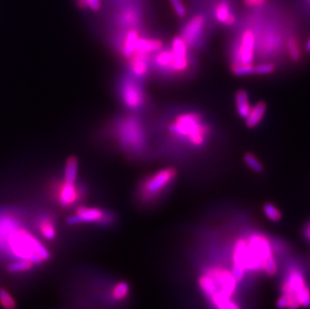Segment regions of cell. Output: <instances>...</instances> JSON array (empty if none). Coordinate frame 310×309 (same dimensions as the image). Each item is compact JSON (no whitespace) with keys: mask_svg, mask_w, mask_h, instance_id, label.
Returning a JSON list of instances; mask_svg holds the SVG:
<instances>
[{"mask_svg":"<svg viewBox=\"0 0 310 309\" xmlns=\"http://www.w3.org/2000/svg\"><path fill=\"white\" fill-rule=\"evenodd\" d=\"M117 215L114 211L105 210L98 207L78 206L74 213L66 220L69 226L96 225L102 228H109L116 224Z\"/></svg>","mask_w":310,"mask_h":309,"instance_id":"obj_8","label":"cell"},{"mask_svg":"<svg viewBox=\"0 0 310 309\" xmlns=\"http://www.w3.org/2000/svg\"><path fill=\"white\" fill-rule=\"evenodd\" d=\"M257 0H244V4L248 7H255Z\"/></svg>","mask_w":310,"mask_h":309,"instance_id":"obj_29","label":"cell"},{"mask_svg":"<svg viewBox=\"0 0 310 309\" xmlns=\"http://www.w3.org/2000/svg\"><path fill=\"white\" fill-rule=\"evenodd\" d=\"M235 105H236V109H237V113L239 115V117L241 119H246L251 110V104L249 100V95L247 93L246 90L244 89H239L236 94H235Z\"/></svg>","mask_w":310,"mask_h":309,"instance_id":"obj_16","label":"cell"},{"mask_svg":"<svg viewBox=\"0 0 310 309\" xmlns=\"http://www.w3.org/2000/svg\"><path fill=\"white\" fill-rule=\"evenodd\" d=\"M36 265L28 260L16 259L7 265V272L10 274H23L31 271Z\"/></svg>","mask_w":310,"mask_h":309,"instance_id":"obj_20","label":"cell"},{"mask_svg":"<svg viewBox=\"0 0 310 309\" xmlns=\"http://www.w3.org/2000/svg\"><path fill=\"white\" fill-rule=\"evenodd\" d=\"M164 131L168 143L193 154L205 152L214 139L213 125L195 109L186 108L169 115Z\"/></svg>","mask_w":310,"mask_h":309,"instance_id":"obj_1","label":"cell"},{"mask_svg":"<svg viewBox=\"0 0 310 309\" xmlns=\"http://www.w3.org/2000/svg\"><path fill=\"white\" fill-rule=\"evenodd\" d=\"M215 18L217 22L224 24L228 27L235 25L237 22V17L231 11L230 3L226 1V0H221L220 2L217 3L215 8Z\"/></svg>","mask_w":310,"mask_h":309,"instance_id":"obj_14","label":"cell"},{"mask_svg":"<svg viewBox=\"0 0 310 309\" xmlns=\"http://www.w3.org/2000/svg\"><path fill=\"white\" fill-rule=\"evenodd\" d=\"M309 1H310V0H309Z\"/></svg>","mask_w":310,"mask_h":309,"instance_id":"obj_32","label":"cell"},{"mask_svg":"<svg viewBox=\"0 0 310 309\" xmlns=\"http://www.w3.org/2000/svg\"><path fill=\"white\" fill-rule=\"evenodd\" d=\"M263 212L266 218L270 220L271 222L277 223L282 219V214L280 210L274 206L272 203H265L263 206Z\"/></svg>","mask_w":310,"mask_h":309,"instance_id":"obj_22","label":"cell"},{"mask_svg":"<svg viewBox=\"0 0 310 309\" xmlns=\"http://www.w3.org/2000/svg\"><path fill=\"white\" fill-rule=\"evenodd\" d=\"M0 306L3 309H15L17 306L14 297L3 287H0Z\"/></svg>","mask_w":310,"mask_h":309,"instance_id":"obj_21","label":"cell"},{"mask_svg":"<svg viewBox=\"0 0 310 309\" xmlns=\"http://www.w3.org/2000/svg\"><path fill=\"white\" fill-rule=\"evenodd\" d=\"M108 134L117 148L130 159H140L150 148V133L139 114L116 116L108 126Z\"/></svg>","mask_w":310,"mask_h":309,"instance_id":"obj_2","label":"cell"},{"mask_svg":"<svg viewBox=\"0 0 310 309\" xmlns=\"http://www.w3.org/2000/svg\"><path fill=\"white\" fill-rule=\"evenodd\" d=\"M62 179L68 182L78 181V161L75 157H69L65 162Z\"/></svg>","mask_w":310,"mask_h":309,"instance_id":"obj_19","label":"cell"},{"mask_svg":"<svg viewBox=\"0 0 310 309\" xmlns=\"http://www.w3.org/2000/svg\"><path fill=\"white\" fill-rule=\"evenodd\" d=\"M276 305L279 309L310 307V287L303 267L294 258L289 259L284 267Z\"/></svg>","mask_w":310,"mask_h":309,"instance_id":"obj_4","label":"cell"},{"mask_svg":"<svg viewBox=\"0 0 310 309\" xmlns=\"http://www.w3.org/2000/svg\"><path fill=\"white\" fill-rule=\"evenodd\" d=\"M116 93L120 105L128 113L140 114L149 105V95L143 81L128 70L119 75L116 81Z\"/></svg>","mask_w":310,"mask_h":309,"instance_id":"obj_6","label":"cell"},{"mask_svg":"<svg viewBox=\"0 0 310 309\" xmlns=\"http://www.w3.org/2000/svg\"><path fill=\"white\" fill-rule=\"evenodd\" d=\"M265 2V0H257V3H256V7H259L261 5H263V3Z\"/></svg>","mask_w":310,"mask_h":309,"instance_id":"obj_31","label":"cell"},{"mask_svg":"<svg viewBox=\"0 0 310 309\" xmlns=\"http://www.w3.org/2000/svg\"><path fill=\"white\" fill-rule=\"evenodd\" d=\"M131 292L130 284L127 281L121 280L116 282L110 289V299L114 303H122L129 298Z\"/></svg>","mask_w":310,"mask_h":309,"instance_id":"obj_15","label":"cell"},{"mask_svg":"<svg viewBox=\"0 0 310 309\" xmlns=\"http://www.w3.org/2000/svg\"><path fill=\"white\" fill-rule=\"evenodd\" d=\"M305 51L307 53H310V37L307 39V41L305 43Z\"/></svg>","mask_w":310,"mask_h":309,"instance_id":"obj_30","label":"cell"},{"mask_svg":"<svg viewBox=\"0 0 310 309\" xmlns=\"http://www.w3.org/2000/svg\"><path fill=\"white\" fill-rule=\"evenodd\" d=\"M151 57L142 53H134L128 59H126L127 70L144 81L151 75Z\"/></svg>","mask_w":310,"mask_h":309,"instance_id":"obj_11","label":"cell"},{"mask_svg":"<svg viewBox=\"0 0 310 309\" xmlns=\"http://www.w3.org/2000/svg\"><path fill=\"white\" fill-rule=\"evenodd\" d=\"M303 236L307 241L310 242V221L307 224H305L303 228Z\"/></svg>","mask_w":310,"mask_h":309,"instance_id":"obj_28","label":"cell"},{"mask_svg":"<svg viewBox=\"0 0 310 309\" xmlns=\"http://www.w3.org/2000/svg\"><path fill=\"white\" fill-rule=\"evenodd\" d=\"M178 178L175 167H166L145 176L137 185L136 201L142 207H152L159 204L170 193Z\"/></svg>","mask_w":310,"mask_h":309,"instance_id":"obj_5","label":"cell"},{"mask_svg":"<svg viewBox=\"0 0 310 309\" xmlns=\"http://www.w3.org/2000/svg\"><path fill=\"white\" fill-rule=\"evenodd\" d=\"M115 21L123 30L138 28L141 23V14L136 8L127 7L116 14Z\"/></svg>","mask_w":310,"mask_h":309,"instance_id":"obj_13","label":"cell"},{"mask_svg":"<svg viewBox=\"0 0 310 309\" xmlns=\"http://www.w3.org/2000/svg\"><path fill=\"white\" fill-rule=\"evenodd\" d=\"M267 111V106L264 101H259L258 104L255 105L254 108H252L249 116L245 119L246 126L249 129H253L257 127L261 121L263 120L265 114Z\"/></svg>","mask_w":310,"mask_h":309,"instance_id":"obj_17","label":"cell"},{"mask_svg":"<svg viewBox=\"0 0 310 309\" xmlns=\"http://www.w3.org/2000/svg\"><path fill=\"white\" fill-rule=\"evenodd\" d=\"M170 2L176 12V14L180 17V18H184L187 14V10L185 5L183 4L182 0H170Z\"/></svg>","mask_w":310,"mask_h":309,"instance_id":"obj_27","label":"cell"},{"mask_svg":"<svg viewBox=\"0 0 310 309\" xmlns=\"http://www.w3.org/2000/svg\"><path fill=\"white\" fill-rule=\"evenodd\" d=\"M0 253L12 257L14 260L31 261L35 265L43 264L51 258L48 249L23 223L12 229L5 237L2 245L0 246Z\"/></svg>","mask_w":310,"mask_h":309,"instance_id":"obj_3","label":"cell"},{"mask_svg":"<svg viewBox=\"0 0 310 309\" xmlns=\"http://www.w3.org/2000/svg\"><path fill=\"white\" fill-rule=\"evenodd\" d=\"M48 198L60 208L69 209L83 202L88 190L83 182H68L61 178L51 179L46 186Z\"/></svg>","mask_w":310,"mask_h":309,"instance_id":"obj_7","label":"cell"},{"mask_svg":"<svg viewBox=\"0 0 310 309\" xmlns=\"http://www.w3.org/2000/svg\"><path fill=\"white\" fill-rule=\"evenodd\" d=\"M286 54L292 62H299L302 59V48L299 39L295 35H290L286 39Z\"/></svg>","mask_w":310,"mask_h":309,"instance_id":"obj_18","label":"cell"},{"mask_svg":"<svg viewBox=\"0 0 310 309\" xmlns=\"http://www.w3.org/2000/svg\"><path fill=\"white\" fill-rule=\"evenodd\" d=\"M243 160H244V163L248 166V168H250L253 172L260 174L264 171V167L261 164V162L251 153H246L244 155Z\"/></svg>","mask_w":310,"mask_h":309,"instance_id":"obj_24","label":"cell"},{"mask_svg":"<svg viewBox=\"0 0 310 309\" xmlns=\"http://www.w3.org/2000/svg\"><path fill=\"white\" fill-rule=\"evenodd\" d=\"M34 226L37 233L47 241H53L57 236L55 217L52 213L41 212L34 218Z\"/></svg>","mask_w":310,"mask_h":309,"instance_id":"obj_12","label":"cell"},{"mask_svg":"<svg viewBox=\"0 0 310 309\" xmlns=\"http://www.w3.org/2000/svg\"><path fill=\"white\" fill-rule=\"evenodd\" d=\"M77 5L80 9L89 8L92 11H97L100 9L99 0H77Z\"/></svg>","mask_w":310,"mask_h":309,"instance_id":"obj_26","label":"cell"},{"mask_svg":"<svg viewBox=\"0 0 310 309\" xmlns=\"http://www.w3.org/2000/svg\"><path fill=\"white\" fill-rule=\"evenodd\" d=\"M206 17L197 14L187 21L181 30L180 37L192 50H199L205 44Z\"/></svg>","mask_w":310,"mask_h":309,"instance_id":"obj_10","label":"cell"},{"mask_svg":"<svg viewBox=\"0 0 310 309\" xmlns=\"http://www.w3.org/2000/svg\"><path fill=\"white\" fill-rule=\"evenodd\" d=\"M276 70V64L269 61H261L254 65V72L256 75H268L274 73Z\"/></svg>","mask_w":310,"mask_h":309,"instance_id":"obj_23","label":"cell"},{"mask_svg":"<svg viewBox=\"0 0 310 309\" xmlns=\"http://www.w3.org/2000/svg\"><path fill=\"white\" fill-rule=\"evenodd\" d=\"M256 54V35L252 29H245L230 50L231 66L254 64Z\"/></svg>","mask_w":310,"mask_h":309,"instance_id":"obj_9","label":"cell"},{"mask_svg":"<svg viewBox=\"0 0 310 309\" xmlns=\"http://www.w3.org/2000/svg\"><path fill=\"white\" fill-rule=\"evenodd\" d=\"M232 72L237 76H248L255 75L254 72V64H242L231 66Z\"/></svg>","mask_w":310,"mask_h":309,"instance_id":"obj_25","label":"cell"}]
</instances>
